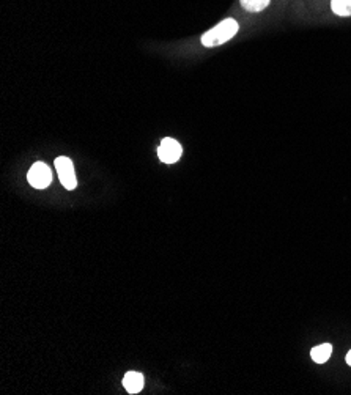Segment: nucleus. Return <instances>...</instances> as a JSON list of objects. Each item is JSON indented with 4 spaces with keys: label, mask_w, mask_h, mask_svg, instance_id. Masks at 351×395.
Listing matches in <instances>:
<instances>
[{
    "label": "nucleus",
    "mask_w": 351,
    "mask_h": 395,
    "mask_svg": "<svg viewBox=\"0 0 351 395\" xmlns=\"http://www.w3.org/2000/svg\"><path fill=\"white\" fill-rule=\"evenodd\" d=\"M238 30H240L238 22L232 18H227V19L221 21L216 27H213V28H210L208 32L204 33L202 44L206 46V48H215V46H221V44L227 43L228 39H232L235 35H237Z\"/></svg>",
    "instance_id": "obj_1"
},
{
    "label": "nucleus",
    "mask_w": 351,
    "mask_h": 395,
    "mask_svg": "<svg viewBox=\"0 0 351 395\" xmlns=\"http://www.w3.org/2000/svg\"><path fill=\"white\" fill-rule=\"evenodd\" d=\"M55 169L57 174H59L60 183L65 186L68 191H73L78 186L76 174H74V165L70 158L66 156H59L55 159Z\"/></svg>",
    "instance_id": "obj_2"
},
{
    "label": "nucleus",
    "mask_w": 351,
    "mask_h": 395,
    "mask_svg": "<svg viewBox=\"0 0 351 395\" xmlns=\"http://www.w3.org/2000/svg\"><path fill=\"white\" fill-rule=\"evenodd\" d=\"M27 180L35 189H46L53 181V174L44 163H35L28 170Z\"/></svg>",
    "instance_id": "obj_3"
},
{
    "label": "nucleus",
    "mask_w": 351,
    "mask_h": 395,
    "mask_svg": "<svg viewBox=\"0 0 351 395\" xmlns=\"http://www.w3.org/2000/svg\"><path fill=\"white\" fill-rule=\"evenodd\" d=\"M181 145L175 139H170V137H165L158 148V156L165 164H175L181 158Z\"/></svg>",
    "instance_id": "obj_4"
},
{
    "label": "nucleus",
    "mask_w": 351,
    "mask_h": 395,
    "mask_svg": "<svg viewBox=\"0 0 351 395\" xmlns=\"http://www.w3.org/2000/svg\"><path fill=\"white\" fill-rule=\"evenodd\" d=\"M123 386L129 394H139L143 387V375L139 371H128L123 378Z\"/></svg>",
    "instance_id": "obj_5"
},
{
    "label": "nucleus",
    "mask_w": 351,
    "mask_h": 395,
    "mask_svg": "<svg viewBox=\"0 0 351 395\" xmlns=\"http://www.w3.org/2000/svg\"><path fill=\"white\" fill-rule=\"evenodd\" d=\"M332 354V345L331 343H323V345L315 347L312 351H310V356L315 360L316 364H325L327 359L331 358Z\"/></svg>",
    "instance_id": "obj_6"
},
{
    "label": "nucleus",
    "mask_w": 351,
    "mask_h": 395,
    "mask_svg": "<svg viewBox=\"0 0 351 395\" xmlns=\"http://www.w3.org/2000/svg\"><path fill=\"white\" fill-rule=\"evenodd\" d=\"M331 8L337 16H351V0H332Z\"/></svg>",
    "instance_id": "obj_7"
},
{
    "label": "nucleus",
    "mask_w": 351,
    "mask_h": 395,
    "mask_svg": "<svg viewBox=\"0 0 351 395\" xmlns=\"http://www.w3.org/2000/svg\"><path fill=\"white\" fill-rule=\"evenodd\" d=\"M241 7L251 13H257V11L264 10L269 5V0H240Z\"/></svg>",
    "instance_id": "obj_8"
},
{
    "label": "nucleus",
    "mask_w": 351,
    "mask_h": 395,
    "mask_svg": "<svg viewBox=\"0 0 351 395\" xmlns=\"http://www.w3.org/2000/svg\"><path fill=\"white\" fill-rule=\"evenodd\" d=\"M347 362L351 365V350H350L348 354H347Z\"/></svg>",
    "instance_id": "obj_9"
}]
</instances>
